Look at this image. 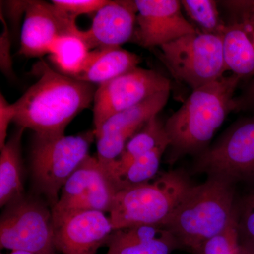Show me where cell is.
I'll return each instance as SVG.
<instances>
[{"label": "cell", "instance_id": "obj_1", "mask_svg": "<svg viewBox=\"0 0 254 254\" xmlns=\"http://www.w3.org/2000/svg\"><path fill=\"white\" fill-rule=\"evenodd\" d=\"M38 79L14 103V123L41 136L64 134L73 118L93 103L94 85L37 64Z\"/></svg>", "mask_w": 254, "mask_h": 254}, {"label": "cell", "instance_id": "obj_2", "mask_svg": "<svg viewBox=\"0 0 254 254\" xmlns=\"http://www.w3.org/2000/svg\"><path fill=\"white\" fill-rule=\"evenodd\" d=\"M240 76L232 73L192 91L165 124L172 160L203 149L233 111Z\"/></svg>", "mask_w": 254, "mask_h": 254}, {"label": "cell", "instance_id": "obj_3", "mask_svg": "<svg viewBox=\"0 0 254 254\" xmlns=\"http://www.w3.org/2000/svg\"><path fill=\"white\" fill-rule=\"evenodd\" d=\"M236 212L233 182L209 177L191 187L165 229L180 245L200 254L205 242L226 230Z\"/></svg>", "mask_w": 254, "mask_h": 254}, {"label": "cell", "instance_id": "obj_4", "mask_svg": "<svg viewBox=\"0 0 254 254\" xmlns=\"http://www.w3.org/2000/svg\"><path fill=\"white\" fill-rule=\"evenodd\" d=\"M193 186L186 174L172 170L153 182L119 190L110 211L113 230L137 225L165 228Z\"/></svg>", "mask_w": 254, "mask_h": 254}, {"label": "cell", "instance_id": "obj_5", "mask_svg": "<svg viewBox=\"0 0 254 254\" xmlns=\"http://www.w3.org/2000/svg\"><path fill=\"white\" fill-rule=\"evenodd\" d=\"M94 131L77 136L36 134L31 151V170L37 190L48 198L51 208L73 172L88 156Z\"/></svg>", "mask_w": 254, "mask_h": 254}, {"label": "cell", "instance_id": "obj_6", "mask_svg": "<svg viewBox=\"0 0 254 254\" xmlns=\"http://www.w3.org/2000/svg\"><path fill=\"white\" fill-rule=\"evenodd\" d=\"M160 49L172 74L192 91L216 81L227 71L220 35L197 31Z\"/></svg>", "mask_w": 254, "mask_h": 254}, {"label": "cell", "instance_id": "obj_7", "mask_svg": "<svg viewBox=\"0 0 254 254\" xmlns=\"http://www.w3.org/2000/svg\"><path fill=\"white\" fill-rule=\"evenodd\" d=\"M1 248L35 254H55L52 210L24 196L7 205L0 220Z\"/></svg>", "mask_w": 254, "mask_h": 254}, {"label": "cell", "instance_id": "obj_8", "mask_svg": "<svg viewBox=\"0 0 254 254\" xmlns=\"http://www.w3.org/2000/svg\"><path fill=\"white\" fill-rule=\"evenodd\" d=\"M195 171L235 183L254 180V115L232 127L195 163Z\"/></svg>", "mask_w": 254, "mask_h": 254}, {"label": "cell", "instance_id": "obj_9", "mask_svg": "<svg viewBox=\"0 0 254 254\" xmlns=\"http://www.w3.org/2000/svg\"><path fill=\"white\" fill-rule=\"evenodd\" d=\"M170 89L171 81L168 78L154 70L138 66L100 85L93 102V131H98L115 114Z\"/></svg>", "mask_w": 254, "mask_h": 254}, {"label": "cell", "instance_id": "obj_10", "mask_svg": "<svg viewBox=\"0 0 254 254\" xmlns=\"http://www.w3.org/2000/svg\"><path fill=\"white\" fill-rule=\"evenodd\" d=\"M81 33L76 18L52 1H30L21 28L19 53L28 58L48 55L57 40L69 36L81 38Z\"/></svg>", "mask_w": 254, "mask_h": 254}, {"label": "cell", "instance_id": "obj_11", "mask_svg": "<svg viewBox=\"0 0 254 254\" xmlns=\"http://www.w3.org/2000/svg\"><path fill=\"white\" fill-rule=\"evenodd\" d=\"M55 242L63 254H95L114 231L110 218L96 210L53 212Z\"/></svg>", "mask_w": 254, "mask_h": 254}, {"label": "cell", "instance_id": "obj_12", "mask_svg": "<svg viewBox=\"0 0 254 254\" xmlns=\"http://www.w3.org/2000/svg\"><path fill=\"white\" fill-rule=\"evenodd\" d=\"M170 91L157 93L144 101L115 114L94 131L97 139V157L105 165L121 155L127 142L157 116L168 101Z\"/></svg>", "mask_w": 254, "mask_h": 254}, {"label": "cell", "instance_id": "obj_13", "mask_svg": "<svg viewBox=\"0 0 254 254\" xmlns=\"http://www.w3.org/2000/svg\"><path fill=\"white\" fill-rule=\"evenodd\" d=\"M135 1L138 13L133 37L143 48H160L198 31L184 16L181 1L178 0Z\"/></svg>", "mask_w": 254, "mask_h": 254}, {"label": "cell", "instance_id": "obj_14", "mask_svg": "<svg viewBox=\"0 0 254 254\" xmlns=\"http://www.w3.org/2000/svg\"><path fill=\"white\" fill-rule=\"evenodd\" d=\"M231 21L222 33L227 71L240 76H254V0L225 1Z\"/></svg>", "mask_w": 254, "mask_h": 254}, {"label": "cell", "instance_id": "obj_15", "mask_svg": "<svg viewBox=\"0 0 254 254\" xmlns=\"http://www.w3.org/2000/svg\"><path fill=\"white\" fill-rule=\"evenodd\" d=\"M136 1H108L95 13L91 27L81 38L90 50L121 47L133 38L136 23Z\"/></svg>", "mask_w": 254, "mask_h": 254}, {"label": "cell", "instance_id": "obj_16", "mask_svg": "<svg viewBox=\"0 0 254 254\" xmlns=\"http://www.w3.org/2000/svg\"><path fill=\"white\" fill-rule=\"evenodd\" d=\"M105 245L107 254H170L182 247L173 234L165 236L163 230L150 225L114 230Z\"/></svg>", "mask_w": 254, "mask_h": 254}, {"label": "cell", "instance_id": "obj_17", "mask_svg": "<svg viewBox=\"0 0 254 254\" xmlns=\"http://www.w3.org/2000/svg\"><path fill=\"white\" fill-rule=\"evenodd\" d=\"M141 59L136 53L116 48L91 50L81 71L73 78L98 86L137 67Z\"/></svg>", "mask_w": 254, "mask_h": 254}, {"label": "cell", "instance_id": "obj_18", "mask_svg": "<svg viewBox=\"0 0 254 254\" xmlns=\"http://www.w3.org/2000/svg\"><path fill=\"white\" fill-rule=\"evenodd\" d=\"M25 128L17 130L1 148L0 155V205H7L23 198L21 139Z\"/></svg>", "mask_w": 254, "mask_h": 254}, {"label": "cell", "instance_id": "obj_19", "mask_svg": "<svg viewBox=\"0 0 254 254\" xmlns=\"http://www.w3.org/2000/svg\"><path fill=\"white\" fill-rule=\"evenodd\" d=\"M169 145L170 141L165 131V125L160 122L157 115L150 119L128 140L121 155L113 163L106 165L107 170L108 172L120 170L158 147Z\"/></svg>", "mask_w": 254, "mask_h": 254}, {"label": "cell", "instance_id": "obj_20", "mask_svg": "<svg viewBox=\"0 0 254 254\" xmlns=\"http://www.w3.org/2000/svg\"><path fill=\"white\" fill-rule=\"evenodd\" d=\"M105 169L98 157L88 155L65 182L59 200L52 210L61 211L69 208L91 188Z\"/></svg>", "mask_w": 254, "mask_h": 254}, {"label": "cell", "instance_id": "obj_21", "mask_svg": "<svg viewBox=\"0 0 254 254\" xmlns=\"http://www.w3.org/2000/svg\"><path fill=\"white\" fill-rule=\"evenodd\" d=\"M168 148L158 147L120 170L108 171L118 191L150 182L158 173L162 156Z\"/></svg>", "mask_w": 254, "mask_h": 254}, {"label": "cell", "instance_id": "obj_22", "mask_svg": "<svg viewBox=\"0 0 254 254\" xmlns=\"http://www.w3.org/2000/svg\"><path fill=\"white\" fill-rule=\"evenodd\" d=\"M90 52L81 37L69 36L57 40L48 55L60 72L73 77L81 71Z\"/></svg>", "mask_w": 254, "mask_h": 254}, {"label": "cell", "instance_id": "obj_23", "mask_svg": "<svg viewBox=\"0 0 254 254\" xmlns=\"http://www.w3.org/2000/svg\"><path fill=\"white\" fill-rule=\"evenodd\" d=\"M106 167V166H105ZM118 193L116 187L108 175L107 168L99 178L95 182L86 193L68 209L71 210H89L96 211L109 212L113 205L114 198Z\"/></svg>", "mask_w": 254, "mask_h": 254}, {"label": "cell", "instance_id": "obj_24", "mask_svg": "<svg viewBox=\"0 0 254 254\" xmlns=\"http://www.w3.org/2000/svg\"><path fill=\"white\" fill-rule=\"evenodd\" d=\"M182 9L202 30V33L222 36L226 23L220 18L214 0H182Z\"/></svg>", "mask_w": 254, "mask_h": 254}, {"label": "cell", "instance_id": "obj_25", "mask_svg": "<svg viewBox=\"0 0 254 254\" xmlns=\"http://www.w3.org/2000/svg\"><path fill=\"white\" fill-rule=\"evenodd\" d=\"M237 226L240 245L254 250V193L237 203Z\"/></svg>", "mask_w": 254, "mask_h": 254}, {"label": "cell", "instance_id": "obj_26", "mask_svg": "<svg viewBox=\"0 0 254 254\" xmlns=\"http://www.w3.org/2000/svg\"><path fill=\"white\" fill-rule=\"evenodd\" d=\"M200 254H241L236 216L225 231L205 242Z\"/></svg>", "mask_w": 254, "mask_h": 254}, {"label": "cell", "instance_id": "obj_27", "mask_svg": "<svg viewBox=\"0 0 254 254\" xmlns=\"http://www.w3.org/2000/svg\"><path fill=\"white\" fill-rule=\"evenodd\" d=\"M109 0H53L52 2L66 14L77 19L81 15L95 14Z\"/></svg>", "mask_w": 254, "mask_h": 254}, {"label": "cell", "instance_id": "obj_28", "mask_svg": "<svg viewBox=\"0 0 254 254\" xmlns=\"http://www.w3.org/2000/svg\"><path fill=\"white\" fill-rule=\"evenodd\" d=\"M0 19L2 23V31L0 35V68L1 72L8 78H14L12 58L11 55L10 33L2 9L0 12Z\"/></svg>", "mask_w": 254, "mask_h": 254}, {"label": "cell", "instance_id": "obj_29", "mask_svg": "<svg viewBox=\"0 0 254 254\" xmlns=\"http://www.w3.org/2000/svg\"><path fill=\"white\" fill-rule=\"evenodd\" d=\"M16 110L14 103H9L2 93L0 94V149L4 146L10 124L14 122Z\"/></svg>", "mask_w": 254, "mask_h": 254}, {"label": "cell", "instance_id": "obj_30", "mask_svg": "<svg viewBox=\"0 0 254 254\" xmlns=\"http://www.w3.org/2000/svg\"><path fill=\"white\" fill-rule=\"evenodd\" d=\"M254 110V76L248 86L240 96L235 98L233 103L234 111Z\"/></svg>", "mask_w": 254, "mask_h": 254}, {"label": "cell", "instance_id": "obj_31", "mask_svg": "<svg viewBox=\"0 0 254 254\" xmlns=\"http://www.w3.org/2000/svg\"><path fill=\"white\" fill-rule=\"evenodd\" d=\"M30 1H9L6 3L7 14L13 22L17 24L23 15L26 14Z\"/></svg>", "mask_w": 254, "mask_h": 254}, {"label": "cell", "instance_id": "obj_32", "mask_svg": "<svg viewBox=\"0 0 254 254\" xmlns=\"http://www.w3.org/2000/svg\"><path fill=\"white\" fill-rule=\"evenodd\" d=\"M241 254H254V250L241 245Z\"/></svg>", "mask_w": 254, "mask_h": 254}, {"label": "cell", "instance_id": "obj_33", "mask_svg": "<svg viewBox=\"0 0 254 254\" xmlns=\"http://www.w3.org/2000/svg\"><path fill=\"white\" fill-rule=\"evenodd\" d=\"M10 254H35L31 252H24V251H12Z\"/></svg>", "mask_w": 254, "mask_h": 254}]
</instances>
